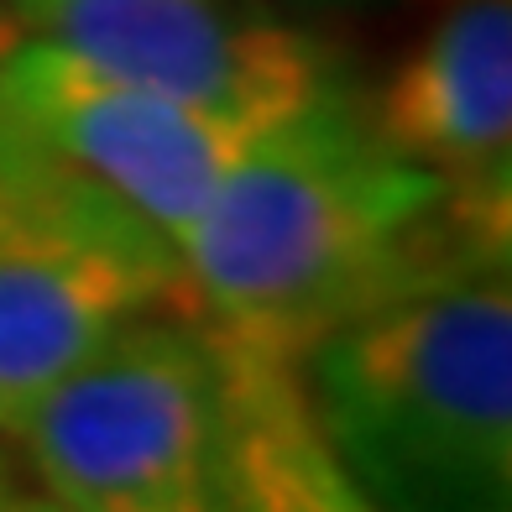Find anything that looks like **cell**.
Instances as JSON below:
<instances>
[{"label": "cell", "mask_w": 512, "mask_h": 512, "mask_svg": "<svg viewBox=\"0 0 512 512\" xmlns=\"http://www.w3.org/2000/svg\"><path fill=\"white\" fill-rule=\"evenodd\" d=\"M512 204L455 194L392 152L351 84L251 136L183 246L199 319L298 361L392 298L507 267Z\"/></svg>", "instance_id": "1"}, {"label": "cell", "mask_w": 512, "mask_h": 512, "mask_svg": "<svg viewBox=\"0 0 512 512\" xmlns=\"http://www.w3.org/2000/svg\"><path fill=\"white\" fill-rule=\"evenodd\" d=\"M293 366L319 434L382 512H512L507 267L392 298Z\"/></svg>", "instance_id": "2"}, {"label": "cell", "mask_w": 512, "mask_h": 512, "mask_svg": "<svg viewBox=\"0 0 512 512\" xmlns=\"http://www.w3.org/2000/svg\"><path fill=\"white\" fill-rule=\"evenodd\" d=\"M162 314H199L173 241L0 115V429Z\"/></svg>", "instance_id": "3"}, {"label": "cell", "mask_w": 512, "mask_h": 512, "mask_svg": "<svg viewBox=\"0 0 512 512\" xmlns=\"http://www.w3.org/2000/svg\"><path fill=\"white\" fill-rule=\"evenodd\" d=\"M6 434L68 512H230L220 345L199 314L131 324Z\"/></svg>", "instance_id": "4"}, {"label": "cell", "mask_w": 512, "mask_h": 512, "mask_svg": "<svg viewBox=\"0 0 512 512\" xmlns=\"http://www.w3.org/2000/svg\"><path fill=\"white\" fill-rule=\"evenodd\" d=\"M0 115L42 152L110 189L157 225L183 256L209 199L251 136L236 121L168 100L48 37H16L0 53Z\"/></svg>", "instance_id": "5"}, {"label": "cell", "mask_w": 512, "mask_h": 512, "mask_svg": "<svg viewBox=\"0 0 512 512\" xmlns=\"http://www.w3.org/2000/svg\"><path fill=\"white\" fill-rule=\"evenodd\" d=\"M37 37L168 100L267 131L340 84L319 37L241 0H53Z\"/></svg>", "instance_id": "6"}, {"label": "cell", "mask_w": 512, "mask_h": 512, "mask_svg": "<svg viewBox=\"0 0 512 512\" xmlns=\"http://www.w3.org/2000/svg\"><path fill=\"white\" fill-rule=\"evenodd\" d=\"M361 100L403 162L512 204V0H455Z\"/></svg>", "instance_id": "7"}, {"label": "cell", "mask_w": 512, "mask_h": 512, "mask_svg": "<svg viewBox=\"0 0 512 512\" xmlns=\"http://www.w3.org/2000/svg\"><path fill=\"white\" fill-rule=\"evenodd\" d=\"M230 512H382L319 434L293 361L220 340Z\"/></svg>", "instance_id": "8"}, {"label": "cell", "mask_w": 512, "mask_h": 512, "mask_svg": "<svg viewBox=\"0 0 512 512\" xmlns=\"http://www.w3.org/2000/svg\"><path fill=\"white\" fill-rule=\"evenodd\" d=\"M6 512H68V507L53 502L48 492H21V486H16V497L6 502Z\"/></svg>", "instance_id": "9"}, {"label": "cell", "mask_w": 512, "mask_h": 512, "mask_svg": "<svg viewBox=\"0 0 512 512\" xmlns=\"http://www.w3.org/2000/svg\"><path fill=\"white\" fill-rule=\"evenodd\" d=\"M0 6H6V11L21 21V27H32V21H37L42 11H48V6H53V0H0Z\"/></svg>", "instance_id": "10"}, {"label": "cell", "mask_w": 512, "mask_h": 512, "mask_svg": "<svg viewBox=\"0 0 512 512\" xmlns=\"http://www.w3.org/2000/svg\"><path fill=\"white\" fill-rule=\"evenodd\" d=\"M11 497H16V471H11V460L0 455V512H6Z\"/></svg>", "instance_id": "11"}, {"label": "cell", "mask_w": 512, "mask_h": 512, "mask_svg": "<svg viewBox=\"0 0 512 512\" xmlns=\"http://www.w3.org/2000/svg\"><path fill=\"white\" fill-rule=\"evenodd\" d=\"M16 37H21V21H16V16H11L6 6H0V53H6Z\"/></svg>", "instance_id": "12"}]
</instances>
